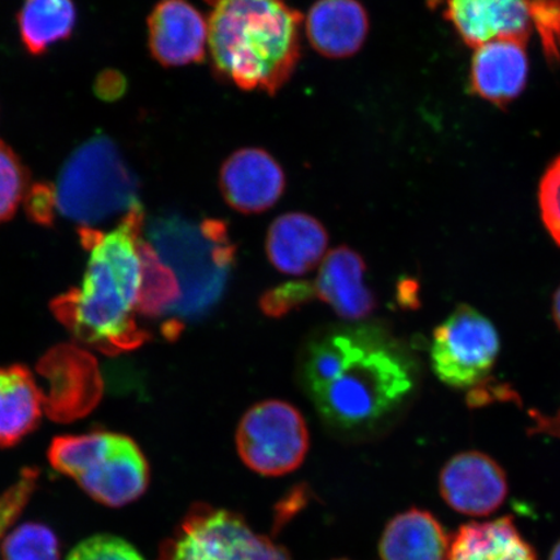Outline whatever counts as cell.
Returning a JSON list of instances; mask_svg holds the SVG:
<instances>
[{
  "mask_svg": "<svg viewBox=\"0 0 560 560\" xmlns=\"http://www.w3.org/2000/svg\"><path fill=\"white\" fill-rule=\"evenodd\" d=\"M31 174L18 153L0 140V225L15 217L31 184Z\"/></svg>",
  "mask_w": 560,
  "mask_h": 560,
  "instance_id": "d4e9b609",
  "label": "cell"
},
{
  "mask_svg": "<svg viewBox=\"0 0 560 560\" xmlns=\"http://www.w3.org/2000/svg\"><path fill=\"white\" fill-rule=\"evenodd\" d=\"M149 237L179 280L182 300L172 312L192 317L212 306L236 258L228 223L207 219L198 226L179 215H163L151 221Z\"/></svg>",
  "mask_w": 560,
  "mask_h": 560,
  "instance_id": "277c9868",
  "label": "cell"
},
{
  "mask_svg": "<svg viewBox=\"0 0 560 560\" xmlns=\"http://www.w3.org/2000/svg\"><path fill=\"white\" fill-rule=\"evenodd\" d=\"M147 30L150 54L160 66L179 68L206 60L208 23L188 0H159Z\"/></svg>",
  "mask_w": 560,
  "mask_h": 560,
  "instance_id": "7c38bea8",
  "label": "cell"
},
{
  "mask_svg": "<svg viewBox=\"0 0 560 560\" xmlns=\"http://www.w3.org/2000/svg\"><path fill=\"white\" fill-rule=\"evenodd\" d=\"M55 471L73 479L101 505L120 509L149 489V460L139 445L122 433L94 431L55 438L47 452Z\"/></svg>",
  "mask_w": 560,
  "mask_h": 560,
  "instance_id": "5b68a950",
  "label": "cell"
},
{
  "mask_svg": "<svg viewBox=\"0 0 560 560\" xmlns=\"http://www.w3.org/2000/svg\"><path fill=\"white\" fill-rule=\"evenodd\" d=\"M439 492L447 506L462 515L485 517L505 503V470L490 455L470 451L454 455L439 476Z\"/></svg>",
  "mask_w": 560,
  "mask_h": 560,
  "instance_id": "8fae6325",
  "label": "cell"
},
{
  "mask_svg": "<svg viewBox=\"0 0 560 560\" xmlns=\"http://www.w3.org/2000/svg\"><path fill=\"white\" fill-rule=\"evenodd\" d=\"M451 538L429 510L411 508L385 525L380 541L381 560H447Z\"/></svg>",
  "mask_w": 560,
  "mask_h": 560,
  "instance_id": "d6986e66",
  "label": "cell"
},
{
  "mask_svg": "<svg viewBox=\"0 0 560 560\" xmlns=\"http://www.w3.org/2000/svg\"><path fill=\"white\" fill-rule=\"evenodd\" d=\"M219 184L223 199L243 214L264 213L275 207L287 185L283 167L256 147L231 153L221 166Z\"/></svg>",
  "mask_w": 560,
  "mask_h": 560,
  "instance_id": "4fadbf2b",
  "label": "cell"
},
{
  "mask_svg": "<svg viewBox=\"0 0 560 560\" xmlns=\"http://www.w3.org/2000/svg\"><path fill=\"white\" fill-rule=\"evenodd\" d=\"M447 560H540L514 516L468 522L452 535Z\"/></svg>",
  "mask_w": 560,
  "mask_h": 560,
  "instance_id": "ffe728a7",
  "label": "cell"
},
{
  "mask_svg": "<svg viewBox=\"0 0 560 560\" xmlns=\"http://www.w3.org/2000/svg\"><path fill=\"white\" fill-rule=\"evenodd\" d=\"M541 219L546 230L560 247V156L549 166L538 190Z\"/></svg>",
  "mask_w": 560,
  "mask_h": 560,
  "instance_id": "f546056e",
  "label": "cell"
},
{
  "mask_svg": "<svg viewBox=\"0 0 560 560\" xmlns=\"http://www.w3.org/2000/svg\"><path fill=\"white\" fill-rule=\"evenodd\" d=\"M77 19L74 0H24L18 13L21 44L32 56L45 55L72 37Z\"/></svg>",
  "mask_w": 560,
  "mask_h": 560,
  "instance_id": "7402d4cb",
  "label": "cell"
},
{
  "mask_svg": "<svg viewBox=\"0 0 560 560\" xmlns=\"http://www.w3.org/2000/svg\"><path fill=\"white\" fill-rule=\"evenodd\" d=\"M39 373L50 381L45 415L68 423L86 417L100 404L103 381L93 355L73 345L56 346L42 357Z\"/></svg>",
  "mask_w": 560,
  "mask_h": 560,
  "instance_id": "30bf717a",
  "label": "cell"
},
{
  "mask_svg": "<svg viewBox=\"0 0 560 560\" xmlns=\"http://www.w3.org/2000/svg\"><path fill=\"white\" fill-rule=\"evenodd\" d=\"M2 560H60V544L46 524L24 523L9 532L0 544Z\"/></svg>",
  "mask_w": 560,
  "mask_h": 560,
  "instance_id": "cb8c5ba5",
  "label": "cell"
},
{
  "mask_svg": "<svg viewBox=\"0 0 560 560\" xmlns=\"http://www.w3.org/2000/svg\"><path fill=\"white\" fill-rule=\"evenodd\" d=\"M67 560H144L135 545L109 534L94 535L75 545Z\"/></svg>",
  "mask_w": 560,
  "mask_h": 560,
  "instance_id": "4316f807",
  "label": "cell"
},
{
  "mask_svg": "<svg viewBox=\"0 0 560 560\" xmlns=\"http://www.w3.org/2000/svg\"><path fill=\"white\" fill-rule=\"evenodd\" d=\"M445 18L474 48L502 38L527 40L532 32L528 0H447Z\"/></svg>",
  "mask_w": 560,
  "mask_h": 560,
  "instance_id": "5bb4252c",
  "label": "cell"
},
{
  "mask_svg": "<svg viewBox=\"0 0 560 560\" xmlns=\"http://www.w3.org/2000/svg\"><path fill=\"white\" fill-rule=\"evenodd\" d=\"M38 480V468L26 467L18 480L0 494V544L32 500Z\"/></svg>",
  "mask_w": 560,
  "mask_h": 560,
  "instance_id": "484cf974",
  "label": "cell"
},
{
  "mask_svg": "<svg viewBox=\"0 0 560 560\" xmlns=\"http://www.w3.org/2000/svg\"><path fill=\"white\" fill-rule=\"evenodd\" d=\"M342 560V559H341Z\"/></svg>",
  "mask_w": 560,
  "mask_h": 560,
  "instance_id": "8d00e7d4",
  "label": "cell"
},
{
  "mask_svg": "<svg viewBox=\"0 0 560 560\" xmlns=\"http://www.w3.org/2000/svg\"><path fill=\"white\" fill-rule=\"evenodd\" d=\"M126 88H128V82H126L125 75L117 70L109 69L96 77L94 93L104 102H115L124 96Z\"/></svg>",
  "mask_w": 560,
  "mask_h": 560,
  "instance_id": "1f68e13d",
  "label": "cell"
},
{
  "mask_svg": "<svg viewBox=\"0 0 560 560\" xmlns=\"http://www.w3.org/2000/svg\"><path fill=\"white\" fill-rule=\"evenodd\" d=\"M45 392L25 365L0 366V447L15 446L37 429Z\"/></svg>",
  "mask_w": 560,
  "mask_h": 560,
  "instance_id": "44dd1931",
  "label": "cell"
},
{
  "mask_svg": "<svg viewBox=\"0 0 560 560\" xmlns=\"http://www.w3.org/2000/svg\"><path fill=\"white\" fill-rule=\"evenodd\" d=\"M327 245V230L315 217L292 212L271 223L266 236V255L278 271L299 277L320 262Z\"/></svg>",
  "mask_w": 560,
  "mask_h": 560,
  "instance_id": "ac0fdd59",
  "label": "cell"
},
{
  "mask_svg": "<svg viewBox=\"0 0 560 560\" xmlns=\"http://www.w3.org/2000/svg\"><path fill=\"white\" fill-rule=\"evenodd\" d=\"M305 31L319 55L347 59L365 45L370 20L360 0H317L307 13Z\"/></svg>",
  "mask_w": 560,
  "mask_h": 560,
  "instance_id": "e0dca14e",
  "label": "cell"
},
{
  "mask_svg": "<svg viewBox=\"0 0 560 560\" xmlns=\"http://www.w3.org/2000/svg\"><path fill=\"white\" fill-rule=\"evenodd\" d=\"M530 23L537 27L551 65H560V0H528Z\"/></svg>",
  "mask_w": 560,
  "mask_h": 560,
  "instance_id": "83f0119b",
  "label": "cell"
},
{
  "mask_svg": "<svg viewBox=\"0 0 560 560\" xmlns=\"http://www.w3.org/2000/svg\"><path fill=\"white\" fill-rule=\"evenodd\" d=\"M303 20L285 0H220L208 21L214 72L237 89L278 94L296 72Z\"/></svg>",
  "mask_w": 560,
  "mask_h": 560,
  "instance_id": "3957f363",
  "label": "cell"
},
{
  "mask_svg": "<svg viewBox=\"0 0 560 560\" xmlns=\"http://www.w3.org/2000/svg\"><path fill=\"white\" fill-rule=\"evenodd\" d=\"M58 212L93 228L138 205L139 184L108 136L91 137L62 165L55 186Z\"/></svg>",
  "mask_w": 560,
  "mask_h": 560,
  "instance_id": "8992f818",
  "label": "cell"
},
{
  "mask_svg": "<svg viewBox=\"0 0 560 560\" xmlns=\"http://www.w3.org/2000/svg\"><path fill=\"white\" fill-rule=\"evenodd\" d=\"M500 349V335L492 322L475 307L460 304L433 331V373L447 387H478L494 368Z\"/></svg>",
  "mask_w": 560,
  "mask_h": 560,
  "instance_id": "9c48e42d",
  "label": "cell"
},
{
  "mask_svg": "<svg viewBox=\"0 0 560 560\" xmlns=\"http://www.w3.org/2000/svg\"><path fill=\"white\" fill-rule=\"evenodd\" d=\"M549 560H560V540L555 546H552Z\"/></svg>",
  "mask_w": 560,
  "mask_h": 560,
  "instance_id": "e575fe53",
  "label": "cell"
},
{
  "mask_svg": "<svg viewBox=\"0 0 560 560\" xmlns=\"http://www.w3.org/2000/svg\"><path fill=\"white\" fill-rule=\"evenodd\" d=\"M527 40L502 38L476 48L470 86L482 100L505 107L520 96L528 81Z\"/></svg>",
  "mask_w": 560,
  "mask_h": 560,
  "instance_id": "2e32d148",
  "label": "cell"
},
{
  "mask_svg": "<svg viewBox=\"0 0 560 560\" xmlns=\"http://www.w3.org/2000/svg\"><path fill=\"white\" fill-rule=\"evenodd\" d=\"M144 220V209L138 202L110 233L80 228L81 243L89 252L82 284L51 303L55 317L74 338L105 354L130 352L150 340L136 320Z\"/></svg>",
  "mask_w": 560,
  "mask_h": 560,
  "instance_id": "7a4b0ae2",
  "label": "cell"
},
{
  "mask_svg": "<svg viewBox=\"0 0 560 560\" xmlns=\"http://www.w3.org/2000/svg\"><path fill=\"white\" fill-rule=\"evenodd\" d=\"M534 425L528 430L529 435H548L560 439V409L552 416L542 415L541 411L529 410Z\"/></svg>",
  "mask_w": 560,
  "mask_h": 560,
  "instance_id": "d6a6232c",
  "label": "cell"
},
{
  "mask_svg": "<svg viewBox=\"0 0 560 560\" xmlns=\"http://www.w3.org/2000/svg\"><path fill=\"white\" fill-rule=\"evenodd\" d=\"M142 261V287H140L137 312L144 317L156 318L172 312L182 300V289L175 272L167 266L149 241L139 243Z\"/></svg>",
  "mask_w": 560,
  "mask_h": 560,
  "instance_id": "603a6c76",
  "label": "cell"
},
{
  "mask_svg": "<svg viewBox=\"0 0 560 560\" xmlns=\"http://www.w3.org/2000/svg\"><path fill=\"white\" fill-rule=\"evenodd\" d=\"M158 560H291L289 551L260 534L244 517L208 503H195Z\"/></svg>",
  "mask_w": 560,
  "mask_h": 560,
  "instance_id": "52a82bcc",
  "label": "cell"
},
{
  "mask_svg": "<svg viewBox=\"0 0 560 560\" xmlns=\"http://www.w3.org/2000/svg\"><path fill=\"white\" fill-rule=\"evenodd\" d=\"M314 299L311 282H289L265 292L260 299L264 314L271 318L284 317Z\"/></svg>",
  "mask_w": 560,
  "mask_h": 560,
  "instance_id": "f1b7e54d",
  "label": "cell"
},
{
  "mask_svg": "<svg viewBox=\"0 0 560 560\" xmlns=\"http://www.w3.org/2000/svg\"><path fill=\"white\" fill-rule=\"evenodd\" d=\"M206 2L214 7L217 3L220 2V0H206Z\"/></svg>",
  "mask_w": 560,
  "mask_h": 560,
  "instance_id": "d590c367",
  "label": "cell"
},
{
  "mask_svg": "<svg viewBox=\"0 0 560 560\" xmlns=\"http://www.w3.org/2000/svg\"><path fill=\"white\" fill-rule=\"evenodd\" d=\"M366 264L359 252L341 245L325 257L313 296L330 305L340 318L362 320L376 310V299L365 284Z\"/></svg>",
  "mask_w": 560,
  "mask_h": 560,
  "instance_id": "9a60e30c",
  "label": "cell"
},
{
  "mask_svg": "<svg viewBox=\"0 0 560 560\" xmlns=\"http://www.w3.org/2000/svg\"><path fill=\"white\" fill-rule=\"evenodd\" d=\"M301 384L325 422L347 436L368 435L400 410L416 388V363L373 326L334 328L306 346Z\"/></svg>",
  "mask_w": 560,
  "mask_h": 560,
  "instance_id": "6da1fadb",
  "label": "cell"
},
{
  "mask_svg": "<svg viewBox=\"0 0 560 560\" xmlns=\"http://www.w3.org/2000/svg\"><path fill=\"white\" fill-rule=\"evenodd\" d=\"M27 217L38 225L51 226L58 210L55 186L47 182H37L27 188L24 198Z\"/></svg>",
  "mask_w": 560,
  "mask_h": 560,
  "instance_id": "4dcf8cb0",
  "label": "cell"
},
{
  "mask_svg": "<svg viewBox=\"0 0 560 560\" xmlns=\"http://www.w3.org/2000/svg\"><path fill=\"white\" fill-rule=\"evenodd\" d=\"M310 446L303 415L285 401L255 405L245 412L236 431L237 453L244 465L269 478L298 470Z\"/></svg>",
  "mask_w": 560,
  "mask_h": 560,
  "instance_id": "ba28073f",
  "label": "cell"
},
{
  "mask_svg": "<svg viewBox=\"0 0 560 560\" xmlns=\"http://www.w3.org/2000/svg\"><path fill=\"white\" fill-rule=\"evenodd\" d=\"M552 318H555L556 325L560 331V285L555 298H552Z\"/></svg>",
  "mask_w": 560,
  "mask_h": 560,
  "instance_id": "836d02e7",
  "label": "cell"
}]
</instances>
